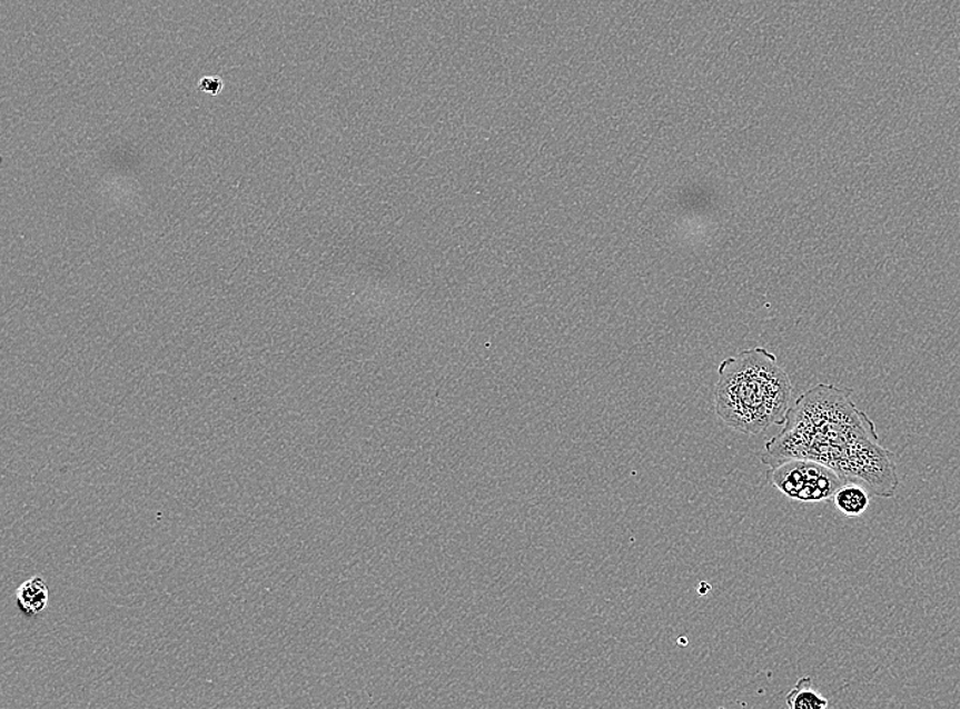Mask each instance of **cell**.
Wrapping results in <instances>:
<instances>
[{"label": "cell", "instance_id": "6da1fadb", "mask_svg": "<svg viewBox=\"0 0 960 709\" xmlns=\"http://www.w3.org/2000/svg\"><path fill=\"white\" fill-rule=\"evenodd\" d=\"M782 431L764 445L763 465L774 468L791 459L820 462L843 482L860 483L871 496H897L895 456L881 445L868 415L851 400L850 390L820 383L794 402Z\"/></svg>", "mask_w": 960, "mask_h": 709}, {"label": "cell", "instance_id": "7a4b0ae2", "mask_svg": "<svg viewBox=\"0 0 960 709\" xmlns=\"http://www.w3.org/2000/svg\"><path fill=\"white\" fill-rule=\"evenodd\" d=\"M793 383L774 353L756 347L724 359L717 370L715 412L723 423L746 436L782 426Z\"/></svg>", "mask_w": 960, "mask_h": 709}, {"label": "cell", "instance_id": "3957f363", "mask_svg": "<svg viewBox=\"0 0 960 709\" xmlns=\"http://www.w3.org/2000/svg\"><path fill=\"white\" fill-rule=\"evenodd\" d=\"M766 480L790 500L809 503L832 500L844 483L831 468L805 459H791L770 468Z\"/></svg>", "mask_w": 960, "mask_h": 709}, {"label": "cell", "instance_id": "277c9868", "mask_svg": "<svg viewBox=\"0 0 960 709\" xmlns=\"http://www.w3.org/2000/svg\"><path fill=\"white\" fill-rule=\"evenodd\" d=\"M17 605L28 617L40 616L47 609L50 591L44 577L34 576L17 590Z\"/></svg>", "mask_w": 960, "mask_h": 709}, {"label": "cell", "instance_id": "5b68a950", "mask_svg": "<svg viewBox=\"0 0 960 709\" xmlns=\"http://www.w3.org/2000/svg\"><path fill=\"white\" fill-rule=\"evenodd\" d=\"M832 501L847 518H860L871 505V492L860 483L844 482L833 495Z\"/></svg>", "mask_w": 960, "mask_h": 709}, {"label": "cell", "instance_id": "8992f818", "mask_svg": "<svg viewBox=\"0 0 960 709\" xmlns=\"http://www.w3.org/2000/svg\"><path fill=\"white\" fill-rule=\"evenodd\" d=\"M790 709H825L829 708V699L814 687L811 677H802L786 696Z\"/></svg>", "mask_w": 960, "mask_h": 709}, {"label": "cell", "instance_id": "52a82bcc", "mask_svg": "<svg viewBox=\"0 0 960 709\" xmlns=\"http://www.w3.org/2000/svg\"><path fill=\"white\" fill-rule=\"evenodd\" d=\"M222 88H225V81H222V78L219 76L204 77L198 82V89L210 96L220 94L222 92Z\"/></svg>", "mask_w": 960, "mask_h": 709}]
</instances>
